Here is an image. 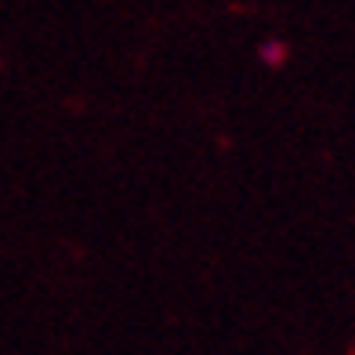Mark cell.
Returning <instances> with one entry per match:
<instances>
[]
</instances>
